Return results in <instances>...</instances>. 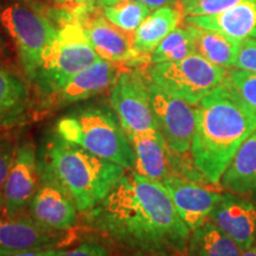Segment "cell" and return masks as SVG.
<instances>
[{
	"instance_id": "obj_24",
	"label": "cell",
	"mask_w": 256,
	"mask_h": 256,
	"mask_svg": "<svg viewBox=\"0 0 256 256\" xmlns=\"http://www.w3.org/2000/svg\"><path fill=\"white\" fill-rule=\"evenodd\" d=\"M151 8L133 0H121L102 6V14L110 23L127 32H136L151 14Z\"/></svg>"
},
{
	"instance_id": "obj_12",
	"label": "cell",
	"mask_w": 256,
	"mask_h": 256,
	"mask_svg": "<svg viewBox=\"0 0 256 256\" xmlns=\"http://www.w3.org/2000/svg\"><path fill=\"white\" fill-rule=\"evenodd\" d=\"M136 154L134 171L151 180L162 183L170 176L188 178L194 171L192 158L176 154L170 150L159 130L126 133Z\"/></svg>"
},
{
	"instance_id": "obj_20",
	"label": "cell",
	"mask_w": 256,
	"mask_h": 256,
	"mask_svg": "<svg viewBox=\"0 0 256 256\" xmlns=\"http://www.w3.org/2000/svg\"><path fill=\"white\" fill-rule=\"evenodd\" d=\"M185 26L190 31L194 40V54L220 68H234L242 40L228 37L220 32L188 24L186 22Z\"/></svg>"
},
{
	"instance_id": "obj_31",
	"label": "cell",
	"mask_w": 256,
	"mask_h": 256,
	"mask_svg": "<svg viewBox=\"0 0 256 256\" xmlns=\"http://www.w3.org/2000/svg\"><path fill=\"white\" fill-rule=\"evenodd\" d=\"M98 5V0H54V8L70 12L75 19Z\"/></svg>"
},
{
	"instance_id": "obj_27",
	"label": "cell",
	"mask_w": 256,
	"mask_h": 256,
	"mask_svg": "<svg viewBox=\"0 0 256 256\" xmlns=\"http://www.w3.org/2000/svg\"><path fill=\"white\" fill-rule=\"evenodd\" d=\"M243 0H182L183 18L188 16L215 14L238 5Z\"/></svg>"
},
{
	"instance_id": "obj_22",
	"label": "cell",
	"mask_w": 256,
	"mask_h": 256,
	"mask_svg": "<svg viewBox=\"0 0 256 256\" xmlns=\"http://www.w3.org/2000/svg\"><path fill=\"white\" fill-rule=\"evenodd\" d=\"M182 18L183 12L180 2L156 8L136 28L133 42L134 49L140 55L151 56L152 51L158 46L160 42L177 28Z\"/></svg>"
},
{
	"instance_id": "obj_29",
	"label": "cell",
	"mask_w": 256,
	"mask_h": 256,
	"mask_svg": "<svg viewBox=\"0 0 256 256\" xmlns=\"http://www.w3.org/2000/svg\"><path fill=\"white\" fill-rule=\"evenodd\" d=\"M56 256H110L107 244L98 241H84L72 249H60Z\"/></svg>"
},
{
	"instance_id": "obj_11",
	"label": "cell",
	"mask_w": 256,
	"mask_h": 256,
	"mask_svg": "<svg viewBox=\"0 0 256 256\" xmlns=\"http://www.w3.org/2000/svg\"><path fill=\"white\" fill-rule=\"evenodd\" d=\"M66 232L44 226L28 209H8L0 194V255L58 248L68 238Z\"/></svg>"
},
{
	"instance_id": "obj_23",
	"label": "cell",
	"mask_w": 256,
	"mask_h": 256,
	"mask_svg": "<svg viewBox=\"0 0 256 256\" xmlns=\"http://www.w3.org/2000/svg\"><path fill=\"white\" fill-rule=\"evenodd\" d=\"M241 252L238 243L208 220L191 232L186 256H240Z\"/></svg>"
},
{
	"instance_id": "obj_16",
	"label": "cell",
	"mask_w": 256,
	"mask_h": 256,
	"mask_svg": "<svg viewBox=\"0 0 256 256\" xmlns=\"http://www.w3.org/2000/svg\"><path fill=\"white\" fill-rule=\"evenodd\" d=\"M172 198L179 216L192 230L210 218L211 212L222 200L223 194L206 188V184L170 176L162 182Z\"/></svg>"
},
{
	"instance_id": "obj_30",
	"label": "cell",
	"mask_w": 256,
	"mask_h": 256,
	"mask_svg": "<svg viewBox=\"0 0 256 256\" xmlns=\"http://www.w3.org/2000/svg\"><path fill=\"white\" fill-rule=\"evenodd\" d=\"M234 68L256 72V38L242 40Z\"/></svg>"
},
{
	"instance_id": "obj_37",
	"label": "cell",
	"mask_w": 256,
	"mask_h": 256,
	"mask_svg": "<svg viewBox=\"0 0 256 256\" xmlns=\"http://www.w3.org/2000/svg\"><path fill=\"white\" fill-rule=\"evenodd\" d=\"M102 2H104V0H98V5L101 6V4H102Z\"/></svg>"
},
{
	"instance_id": "obj_18",
	"label": "cell",
	"mask_w": 256,
	"mask_h": 256,
	"mask_svg": "<svg viewBox=\"0 0 256 256\" xmlns=\"http://www.w3.org/2000/svg\"><path fill=\"white\" fill-rule=\"evenodd\" d=\"M184 22L238 40L256 38V0H243L220 14L188 16Z\"/></svg>"
},
{
	"instance_id": "obj_19",
	"label": "cell",
	"mask_w": 256,
	"mask_h": 256,
	"mask_svg": "<svg viewBox=\"0 0 256 256\" xmlns=\"http://www.w3.org/2000/svg\"><path fill=\"white\" fill-rule=\"evenodd\" d=\"M31 107L26 83L8 66H0V130L25 124Z\"/></svg>"
},
{
	"instance_id": "obj_36",
	"label": "cell",
	"mask_w": 256,
	"mask_h": 256,
	"mask_svg": "<svg viewBox=\"0 0 256 256\" xmlns=\"http://www.w3.org/2000/svg\"><path fill=\"white\" fill-rule=\"evenodd\" d=\"M142 256H176V255H164V254H153V255H142Z\"/></svg>"
},
{
	"instance_id": "obj_2",
	"label": "cell",
	"mask_w": 256,
	"mask_h": 256,
	"mask_svg": "<svg viewBox=\"0 0 256 256\" xmlns=\"http://www.w3.org/2000/svg\"><path fill=\"white\" fill-rule=\"evenodd\" d=\"M256 130V113L223 83L197 104L191 158L211 184H220L230 162Z\"/></svg>"
},
{
	"instance_id": "obj_3",
	"label": "cell",
	"mask_w": 256,
	"mask_h": 256,
	"mask_svg": "<svg viewBox=\"0 0 256 256\" xmlns=\"http://www.w3.org/2000/svg\"><path fill=\"white\" fill-rule=\"evenodd\" d=\"M38 158L82 214L98 206L126 172V168L116 162L66 142L55 130L48 134L42 144Z\"/></svg>"
},
{
	"instance_id": "obj_9",
	"label": "cell",
	"mask_w": 256,
	"mask_h": 256,
	"mask_svg": "<svg viewBox=\"0 0 256 256\" xmlns=\"http://www.w3.org/2000/svg\"><path fill=\"white\" fill-rule=\"evenodd\" d=\"M148 92L156 126L170 150L176 154H186L196 128L197 106L171 95L150 76Z\"/></svg>"
},
{
	"instance_id": "obj_13",
	"label": "cell",
	"mask_w": 256,
	"mask_h": 256,
	"mask_svg": "<svg viewBox=\"0 0 256 256\" xmlns=\"http://www.w3.org/2000/svg\"><path fill=\"white\" fill-rule=\"evenodd\" d=\"M124 70L122 64L100 60L72 76L62 88L40 100L34 114L44 116L60 108L88 100L113 87Z\"/></svg>"
},
{
	"instance_id": "obj_14",
	"label": "cell",
	"mask_w": 256,
	"mask_h": 256,
	"mask_svg": "<svg viewBox=\"0 0 256 256\" xmlns=\"http://www.w3.org/2000/svg\"><path fill=\"white\" fill-rule=\"evenodd\" d=\"M40 185L32 198L28 211L37 222L57 232H69L78 220L75 203L51 171L38 158Z\"/></svg>"
},
{
	"instance_id": "obj_21",
	"label": "cell",
	"mask_w": 256,
	"mask_h": 256,
	"mask_svg": "<svg viewBox=\"0 0 256 256\" xmlns=\"http://www.w3.org/2000/svg\"><path fill=\"white\" fill-rule=\"evenodd\" d=\"M224 190L235 194L256 191V130L242 144L220 178Z\"/></svg>"
},
{
	"instance_id": "obj_4",
	"label": "cell",
	"mask_w": 256,
	"mask_h": 256,
	"mask_svg": "<svg viewBox=\"0 0 256 256\" xmlns=\"http://www.w3.org/2000/svg\"><path fill=\"white\" fill-rule=\"evenodd\" d=\"M55 132L92 154L133 170L136 154L119 116L104 104L78 106L57 120Z\"/></svg>"
},
{
	"instance_id": "obj_25",
	"label": "cell",
	"mask_w": 256,
	"mask_h": 256,
	"mask_svg": "<svg viewBox=\"0 0 256 256\" xmlns=\"http://www.w3.org/2000/svg\"><path fill=\"white\" fill-rule=\"evenodd\" d=\"M192 54H194V48L190 31L186 26H177L152 51L151 64L177 62Z\"/></svg>"
},
{
	"instance_id": "obj_35",
	"label": "cell",
	"mask_w": 256,
	"mask_h": 256,
	"mask_svg": "<svg viewBox=\"0 0 256 256\" xmlns=\"http://www.w3.org/2000/svg\"><path fill=\"white\" fill-rule=\"evenodd\" d=\"M240 256H256V242L252 246V247L243 249Z\"/></svg>"
},
{
	"instance_id": "obj_28",
	"label": "cell",
	"mask_w": 256,
	"mask_h": 256,
	"mask_svg": "<svg viewBox=\"0 0 256 256\" xmlns=\"http://www.w3.org/2000/svg\"><path fill=\"white\" fill-rule=\"evenodd\" d=\"M18 142L8 130H0V194L4 188Z\"/></svg>"
},
{
	"instance_id": "obj_8",
	"label": "cell",
	"mask_w": 256,
	"mask_h": 256,
	"mask_svg": "<svg viewBox=\"0 0 256 256\" xmlns=\"http://www.w3.org/2000/svg\"><path fill=\"white\" fill-rule=\"evenodd\" d=\"M110 106L124 132L158 130L148 92V75L142 66L124 69L110 90Z\"/></svg>"
},
{
	"instance_id": "obj_10",
	"label": "cell",
	"mask_w": 256,
	"mask_h": 256,
	"mask_svg": "<svg viewBox=\"0 0 256 256\" xmlns=\"http://www.w3.org/2000/svg\"><path fill=\"white\" fill-rule=\"evenodd\" d=\"M78 23L82 25L92 49L101 60L139 68L151 63V56L140 55L134 49V34L110 23L102 14V6H95L86 12Z\"/></svg>"
},
{
	"instance_id": "obj_17",
	"label": "cell",
	"mask_w": 256,
	"mask_h": 256,
	"mask_svg": "<svg viewBox=\"0 0 256 256\" xmlns=\"http://www.w3.org/2000/svg\"><path fill=\"white\" fill-rule=\"evenodd\" d=\"M209 220L242 250L256 242V206L238 194H224Z\"/></svg>"
},
{
	"instance_id": "obj_5",
	"label": "cell",
	"mask_w": 256,
	"mask_h": 256,
	"mask_svg": "<svg viewBox=\"0 0 256 256\" xmlns=\"http://www.w3.org/2000/svg\"><path fill=\"white\" fill-rule=\"evenodd\" d=\"M57 28L56 38L30 80L40 100L58 90L78 72L101 60L78 22H68Z\"/></svg>"
},
{
	"instance_id": "obj_32",
	"label": "cell",
	"mask_w": 256,
	"mask_h": 256,
	"mask_svg": "<svg viewBox=\"0 0 256 256\" xmlns=\"http://www.w3.org/2000/svg\"><path fill=\"white\" fill-rule=\"evenodd\" d=\"M121 2V0H104L101 6L110 5V4H114V2ZM133 2H142V4L147 5L148 8H151L152 10H156V8H162V6L179 4L182 0H133Z\"/></svg>"
},
{
	"instance_id": "obj_34",
	"label": "cell",
	"mask_w": 256,
	"mask_h": 256,
	"mask_svg": "<svg viewBox=\"0 0 256 256\" xmlns=\"http://www.w3.org/2000/svg\"><path fill=\"white\" fill-rule=\"evenodd\" d=\"M10 60V49L4 38L0 36V66H6Z\"/></svg>"
},
{
	"instance_id": "obj_1",
	"label": "cell",
	"mask_w": 256,
	"mask_h": 256,
	"mask_svg": "<svg viewBox=\"0 0 256 256\" xmlns=\"http://www.w3.org/2000/svg\"><path fill=\"white\" fill-rule=\"evenodd\" d=\"M84 223L127 256H186L191 229L164 185L136 171L124 174L87 212Z\"/></svg>"
},
{
	"instance_id": "obj_6",
	"label": "cell",
	"mask_w": 256,
	"mask_h": 256,
	"mask_svg": "<svg viewBox=\"0 0 256 256\" xmlns=\"http://www.w3.org/2000/svg\"><path fill=\"white\" fill-rule=\"evenodd\" d=\"M0 26L14 42L22 68L31 80L58 28L48 12L25 0H0Z\"/></svg>"
},
{
	"instance_id": "obj_15",
	"label": "cell",
	"mask_w": 256,
	"mask_h": 256,
	"mask_svg": "<svg viewBox=\"0 0 256 256\" xmlns=\"http://www.w3.org/2000/svg\"><path fill=\"white\" fill-rule=\"evenodd\" d=\"M40 185L38 152L30 139L19 142L14 158L2 188V197L12 211L28 209Z\"/></svg>"
},
{
	"instance_id": "obj_26",
	"label": "cell",
	"mask_w": 256,
	"mask_h": 256,
	"mask_svg": "<svg viewBox=\"0 0 256 256\" xmlns=\"http://www.w3.org/2000/svg\"><path fill=\"white\" fill-rule=\"evenodd\" d=\"M226 82L256 113V72L240 69L230 70Z\"/></svg>"
},
{
	"instance_id": "obj_7",
	"label": "cell",
	"mask_w": 256,
	"mask_h": 256,
	"mask_svg": "<svg viewBox=\"0 0 256 256\" xmlns=\"http://www.w3.org/2000/svg\"><path fill=\"white\" fill-rule=\"evenodd\" d=\"M150 78L176 98L197 106L226 82L229 70L192 54L177 62L156 63L147 68Z\"/></svg>"
},
{
	"instance_id": "obj_33",
	"label": "cell",
	"mask_w": 256,
	"mask_h": 256,
	"mask_svg": "<svg viewBox=\"0 0 256 256\" xmlns=\"http://www.w3.org/2000/svg\"><path fill=\"white\" fill-rule=\"evenodd\" d=\"M60 252V248L52 249H43V250H31V252H14V254L0 255V256H56Z\"/></svg>"
}]
</instances>
